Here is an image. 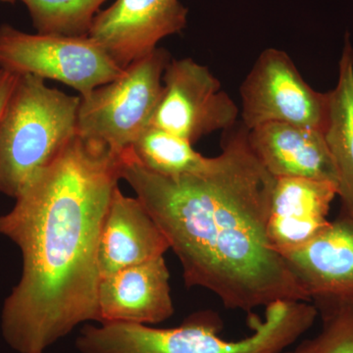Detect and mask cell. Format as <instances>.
<instances>
[{"label":"cell","mask_w":353,"mask_h":353,"mask_svg":"<svg viewBox=\"0 0 353 353\" xmlns=\"http://www.w3.org/2000/svg\"><path fill=\"white\" fill-rule=\"evenodd\" d=\"M134 159L159 175H192L210 168L214 157H206L192 143L176 134L150 127L132 148Z\"/></svg>","instance_id":"obj_16"},{"label":"cell","mask_w":353,"mask_h":353,"mask_svg":"<svg viewBox=\"0 0 353 353\" xmlns=\"http://www.w3.org/2000/svg\"><path fill=\"white\" fill-rule=\"evenodd\" d=\"M123 155L77 136L0 216L22 274L4 301L1 334L18 353H44L78 325L99 323V240Z\"/></svg>","instance_id":"obj_1"},{"label":"cell","mask_w":353,"mask_h":353,"mask_svg":"<svg viewBox=\"0 0 353 353\" xmlns=\"http://www.w3.org/2000/svg\"><path fill=\"white\" fill-rule=\"evenodd\" d=\"M162 81L163 90L150 127L194 145L212 132L233 129L238 122L240 109L233 99L208 67L192 58L170 59Z\"/></svg>","instance_id":"obj_8"},{"label":"cell","mask_w":353,"mask_h":353,"mask_svg":"<svg viewBox=\"0 0 353 353\" xmlns=\"http://www.w3.org/2000/svg\"><path fill=\"white\" fill-rule=\"evenodd\" d=\"M80 97L18 76L0 117V192L16 199L77 136Z\"/></svg>","instance_id":"obj_4"},{"label":"cell","mask_w":353,"mask_h":353,"mask_svg":"<svg viewBox=\"0 0 353 353\" xmlns=\"http://www.w3.org/2000/svg\"><path fill=\"white\" fill-rule=\"evenodd\" d=\"M170 250L157 222L138 197L114 192L102 225L99 261L101 278L164 256Z\"/></svg>","instance_id":"obj_14"},{"label":"cell","mask_w":353,"mask_h":353,"mask_svg":"<svg viewBox=\"0 0 353 353\" xmlns=\"http://www.w3.org/2000/svg\"><path fill=\"white\" fill-rule=\"evenodd\" d=\"M241 125L227 137L210 168L159 175L123 157L121 176L134 190L183 267L187 287L252 312L277 301L311 303L267 236L276 178L264 168Z\"/></svg>","instance_id":"obj_2"},{"label":"cell","mask_w":353,"mask_h":353,"mask_svg":"<svg viewBox=\"0 0 353 353\" xmlns=\"http://www.w3.org/2000/svg\"><path fill=\"white\" fill-rule=\"evenodd\" d=\"M324 134L338 173L341 211L353 215V46L345 36Z\"/></svg>","instance_id":"obj_15"},{"label":"cell","mask_w":353,"mask_h":353,"mask_svg":"<svg viewBox=\"0 0 353 353\" xmlns=\"http://www.w3.org/2000/svg\"><path fill=\"white\" fill-rule=\"evenodd\" d=\"M0 69L57 81L85 97L116 80L124 69L88 36L27 34L0 26Z\"/></svg>","instance_id":"obj_6"},{"label":"cell","mask_w":353,"mask_h":353,"mask_svg":"<svg viewBox=\"0 0 353 353\" xmlns=\"http://www.w3.org/2000/svg\"><path fill=\"white\" fill-rule=\"evenodd\" d=\"M281 255L311 303H353V215L341 210L312 240Z\"/></svg>","instance_id":"obj_10"},{"label":"cell","mask_w":353,"mask_h":353,"mask_svg":"<svg viewBox=\"0 0 353 353\" xmlns=\"http://www.w3.org/2000/svg\"><path fill=\"white\" fill-rule=\"evenodd\" d=\"M99 324H159L175 312L165 257L127 267L101 278Z\"/></svg>","instance_id":"obj_11"},{"label":"cell","mask_w":353,"mask_h":353,"mask_svg":"<svg viewBox=\"0 0 353 353\" xmlns=\"http://www.w3.org/2000/svg\"><path fill=\"white\" fill-rule=\"evenodd\" d=\"M241 125L252 130L268 123H285L324 131L329 94L305 82L284 50L260 53L241 85Z\"/></svg>","instance_id":"obj_7"},{"label":"cell","mask_w":353,"mask_h":353,"mask_svg":"<svg viewBox=\"0 0 353 353\" xmlns=\"http://www.w3.org/2000/svg\"><path fill=\"white\" fill-rule=\"evenodd\" d=\"M312 303L274 301L264 320L250 317L253 333L240 341L219 336L222 321L211 311L194 313L175 328H153L134 323L85 324L77 336L80 353H282L314 324Z\"/></svg>","instance_id":"obj_3"},{"label":"cell","mask_w":353,"mask_h":353,"mask_svg":"<svg viewBox=\"0 0 353 353\" xmlns=\"http://www.w3.org/2000/svg\"><path fill=\"white\" fill-rule=\"evenodd\" d=\"M314 305L321 314V331L282 353H353V303Z\"/></svg>","instance_id":"obj_18"},{"label":"cell","mask_w":353,"mask_h":353,"mask_svg":"<svg viewBox=\"0 0 353 353\" xmlns=\"http://www.w3.org/2000/svg\"><path fill=\"white\" fill-rule=\"evenodd\" d=\"M16 0H0V2H6V3H14Z\"/></svg>","instance_id":"obj_20"},{"label":"cell","mask_w":353,"mask_h":353,"mask_svg":"<svg viewBox=\"0 0 353 353\" xmlns=\"http://www.w3.org/2000/svg\"><path fill=\"white\" fill-rule=\"evenodd\" d=\"M171 57L157 50L126 67L112 82L80 97L77 134L123 155L152 125Z\"/></svg>","instance_id":"obj_5"},{"label":"cell","mask_w":353,"mask_h":353,"mask_svg":"<svg viewBox=\"0 0 353 353\" xmlns=\"http://www.w3.org/2000/svg\"><path fill=\"white\" fill-rule=\"evenodd\" d=\"M338 190L334 183L299 178L276 179L267 236L282 254L312 240L331 220L330 208Z\"/></svg>","instance_id":"obj_13"},{"label":"cell","mask_w":353,"mask_h":353,"mask_svg":"<svg viewBox=\"0 0 353 353\" xmlns=\"http://www.w3.org/2000/svg\"><path fill=\"white\" fill-rule=\"evenodd\" d=\"M38 34L88 36L106 0H20Z\"/></svg>","instance_id":"obj_17"},{"label":"cell","mask_w":353,"mask_h":353,"mask_svg":"<svg viewBox=\"0 0 353 353\" xmlns=\"http://www.w3.org/2000/svg\"><path fill=\"white\" fill-rule=\"evenodd\" d=\"M250 150L274 178H299L334 183L338 173L324 131L285 123L250 130Z\"/></svg>","instance_id":"obj_12"},{"label":"cell","mask_w":353,"mask_h":353,"mask_svg":"<svg viewBox=\"0 0 353 353\" xmlns=\"http://www.w3.org/2000/svg\"><path fill=\"white\" fill-rule=\"evenodd\" d=\"M188 13L180 0H116L99 11L88 37L125 69L157 50L161 39L182 32Z\"/></svg>","instance_id":"obj_9"},{"label":"cell","mask_w":353,"mask_h":353,"mask_svg":"<svg viewBox=\"0 0 353 353\" xmlns=\"http://www.w3.org/2000/svg\"><path fill=\"white\" fill-rule=\"evenodd\" d=\"M18 75L11 73V72L6 71V70L0 69V117L6 108L7 101L10 97L16 81H17Z\"/></svg>","instance_id":"obj_19"}]
</instances>
